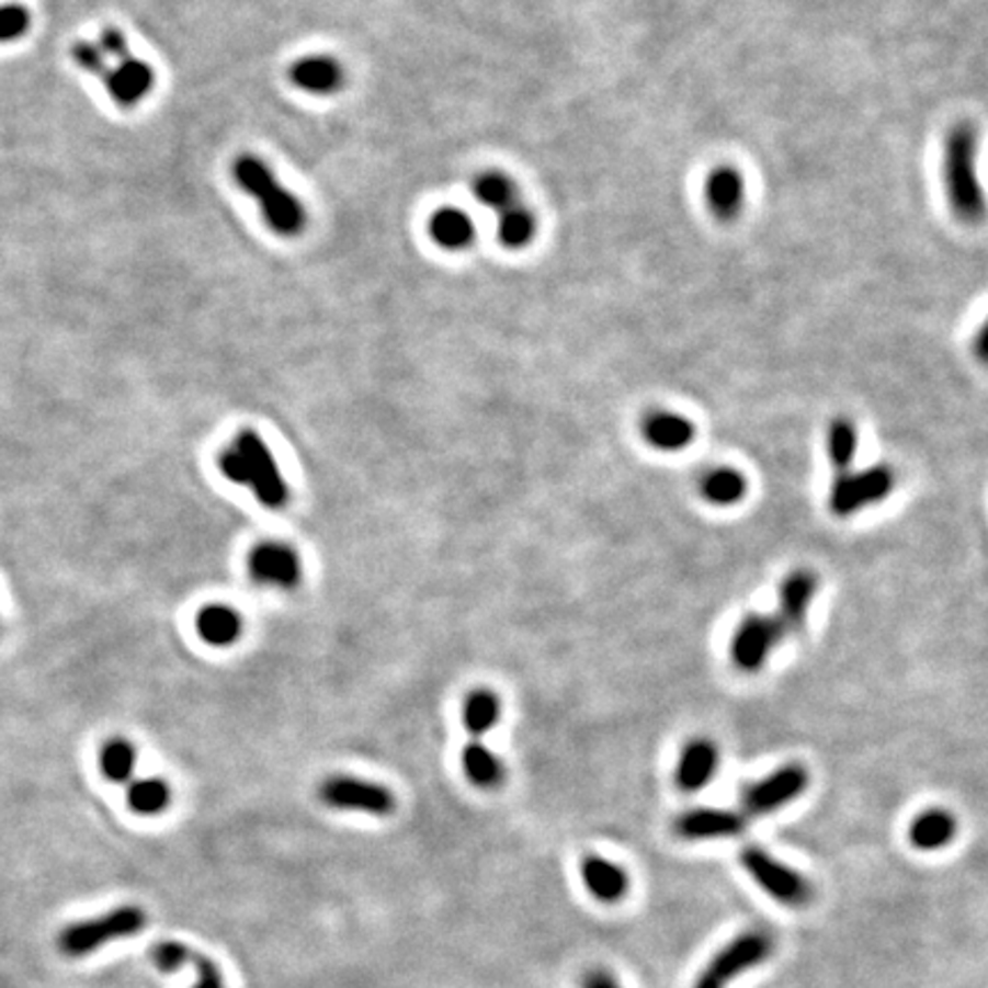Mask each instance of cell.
I'll use <instances>...</instances> for the list:
<instances>
[{"instance_id":"cell-1","label":"cell","mask_w":988,"mask_h":988,"mask_svg":"<svg viewBox=\"0 0 988 988\" xmlns=\"http://www.w3.org/2000/svg\"><path fill=\"white\" fill-rule=\"evenodd\" d=\"M977 154L979 136L973 124L950 128L943 147V189L952 216L964 225H979L986 213Z\"/></svg>"},{"instance_id":"cell-2","label":"cell","mask_w":988,"mask_h":988,"mask_svg":"<svg viewBox=\"0 0 988 988\" xmlns=\"http://www.w3.org/2000/svg\"><path fill=\"white\" fill-rule=\"evenodd\" d=\"M231 177L238 189L257 202L265 225L275 234L291 238L307 227V211L303 202L284 189L259 156H238L231 163Z\"/></svg>"},{"instance_id":"cell-3","label":"cell","mask_w":988,"mask_h":988,"mask_svg":"<svg viewBox=\"0 0 988 988\" xmlns=\"http://www.w3.org/2000/svg\"><path fill=\"white\" fill-rule=\"evenodd\" d=\"M218 465L234 484L250 488L265 509H280L286 503V480L269 444L261 440L259 433L250 429L240 431L231 446L223 451Z\"/></svg>"},{"instance_id":"cell-4","label":"cell","mask_w":988,"mask_h":988,"mask_svg":"<svg viewBox=\"0 0 988 988\" xmlns=\"http://www.w3.org/2000/svg\"><path fill=\"white\" fill-rule=\"evenodd\" d=\"M147 924V916L140 906H120L101 918L69 924L58 939V947L67 956H86L105 943L136 936Z\"/></svg>"},{"instance_id":"cell-5","label":"cell","mask_w":988,"mask_h":988,"mask_svg":"<svg viewBox=\"0 0 988 988\" xmlns=\"http://www.w3.org/2000/svg\"><path fill=\"white\" fill-rule=\"evenodd\" d=\"M739 861L746 874H749L771 899L790 906V909H804L806 904H810L813 899L810 881L794 867L773 859L764 849L746 847Z\"/></svg>"},{"instance_id":"cell-6","label":"cell","mask_w":988,"mask_h":988,"mask_svg":"<svg viewBox=\"0 0 988 988\" xmlns=\"http://www.w3.org/2000/svg\"><path fill=\"white\" fill-rule=\"evenodd\" d=\"M895 488V474L888 465H872L861 472H842L836 476L829 506L838 518H851L874 503L888 499Z\"/></svg>"},{"instance_id":"cell-7","label":"cell","mask_w":988,"mask_h":988,"mask_svg":"<svg viewBox=\"0 0 988 988\" xmlns=\"http://www.w3.org/2000/svg\"><path fill=\"white\" fill-rule=\"evenodd\" d=\"M771 950L773 943L764 931H746L709 961L693 988H726L741 973L764 964Z\"/></svg>"},{"instance_id":"cell-8","label":"cell","mask_w":988,"mask_h":988,"mask_svg":"<svg viewBox=\"0 0 988 988\" xmlns=\"http://www.w3.org/2000/svg\"><path fill=\"white\" fill-rule=\"evenodd\" d=\"M785 634L787 632L776 616L751 613L739 623L730 638V661L741 673H758L764 669Z\"/></svg>"},{"instance_id":"cell-9","label":"cell","mask_w":988,"mask_h":988,"mask_svg":"<svg viewBox=\"0 0 988 988\" xmlns=\"http://www.w3.org/2000/svg\"><path fill=\"white\" fill-rule=\"evenodd\" d=\"M810 776L808 769L800 764H785L776 769L762 781L753 783L743 790L741 806L743 813L751 817H764L771 813H779L792 800H796L800 794L808 790Z\"/></svg>"},{"instance_id":"cell-10","label":"cell","mask_w":988,"mask_h":988,"mask_svg":"<svg viewBox=\"0 0 988 988\" xmlns=\"http://www.w3.org/2000/svg\"><path fill=\"white\" fill-rule=\"evenodd\" d=\"M320 798L323 804L337 810H355V813H366V815H376V817H385L391 815L396 808V798L394 794L371 781H362L355 776H334L328 779L323 785H320Z\"/></svg>"},{"instance_id":"cell-11","label":"cell","mask_w":988,"mask_h":988,"mask_svg":"<svg viewBox=\"0 0 988 988\" xmlns=\"http://www.w3.org/2000/svg\"><path fill=\"white\" fill-rule=\"evenodd\" d=\"M248 570L257 583L273 589H296L303 577L298 552L284 543H261L248 558Z\"/></svg>"},{"instance_id":"cell-12","label":"cell","mask_w":988,"mask_h":988,"mask_svg":"<svg viewBox=\"0 0 988 988\" xmlns=\"http://www.w3.org/2000/svg\"><path fill=\"white\" fill-rule=\"evenodd\" d=\"M705 206L718 223H735L746 204V181L733 166L714 168L703 185Z\"/></svg>"},{"instance_id":"cell-13","label":"cell","mask_w":988,"mask_h":988,"mask_svg":"<svg viewBox=\"0 0 988 988\" xmlns=\"http://www.w3.org/2000/svg\"><path fill=\"white\" fill-rule=\"evenodd\" d=\"M746 829V817L733 810H689L675 819V833L682 840L701 842V840H724L737 838Z\"/></svg>"},{"instance_id":"cell-14","label":"cell","mask_w":988,"mask_h":988,"mask_svg":"<svg viewBox=\"0 0 988 988\" xmlns=\"http://www.w3.org/2000/svg\"><path fill=\"white\" fill-rule=\"evenodd\" d=\"M154 78V69L147 63L128 58L124 63H117L115 67H109L101 80L117 105L133 109V105H138L151 92Z\"/></svg>"},{"instance_id":"cell-15","label":"cell","mask_w":988,"mask_h":988,"mask_svg":"<svg viewBox=\"0 0 988 988\" xmlns=\"http://www.w3.org/2000/svg\"><path fill=\"white\" fill-rule=\"evenodd\" d=\"M817 593V577L808 570L790 572L779 591V613L776 618L785 627V632H798L806 625L808 613Z\"/></svg>"},{"instance_id":"cell-16","label":"cell","mask_w":988,"mask_h":988,"mask_svg":"<svg viewBox=\"0 0 988 988\" xmlns=\"http://www.w3.org/2000/svg\"><path fill=\"white\" fill-rule=\"evenodd\" d=\"M579 874L586 890L600 904H621L629 893V874L621 865L611 863L604 856H595V853L581 859Z\"/></svg>"},{"instance_id":"cell-17","label":"cell","mask_w":988,"mask_h":988,"mask_svg":"<svg viewBox=\"0 0 988 988\" xmlns=\"http://www.w3.org/2000/svg\"><path fill=\"white\" fill-rule=\"evenodd\" d=\"M718 771V749L709 739H693L684 746V751L675 766V785L682 792H701Z\"/></svg>"},{"instance_id":"cell-18","label":"cell","mask_w":988,"mask_h":988,"mask_svg":"<svg viewBox=\"0 0 988 988\" xmlns=\"http://www.w3.org/2000/svg\"><path fill=\"white\" fill-rule=\"evenodd\" d=\"M644 438L657 451L675 453L693 444V440H696V425L680 412L655 410L644 419Z\"/></svg>"},{"instance_id":"cell-19","label":"cell","mask_w":988,"mask_h":988,"mask_svg":"<svg viewBox=\"0 0 988 988\" xmlns=\"http://www.w3.org/2000/svg\"><path fill=\"white\" fill-rule=\"evenodd\" d=\"M288 78L293 86L307 94L328 96L341 90L343 69L330 56H307L296 65H291Z\"/></svg>"},{"instance_id":"cell-20","label":"cell","mask_w":988,"mask_h":988,"mask_svg":"<svg viewBox=\"0 0 988 988\" xmlns=\"http://www.w3.org/2000/svg\"><path fill=\"white\" fill-rule=\"evenodd\" d=\"M429 234L440 248L448 252H461L474 243L476 227L474 220L469 218V213H465L463 208L444 206L438 208L431 216Z\"/></svg>"},{"instance_id":"cell-21","label":"cell","mask_w":988,"mask_h":988,"mask_svg":"<svg viewBox=\"0 0 988 988\" xmlns=\"http://www.w3.org/2000/svg\"><path fill=\"white\" fill-rule=\"evenodd\" d=\"M956 838V819L947 810H927L909 826V842L920 851H939Z\"/></svg>"},{"instance_id":"cell-22","label":"cell","mask_w":988,"mask_h":988,"mask_svg":"<svg viewBox=\"0 0 988 988\" xmlns=\"http://www.w3.org/2000/svg\"><path fill=\"white\" fill-rule=\"evenodd\" d=\"M243 632V621L231 606L208 604L197 613V634L208 646H231Z\"/></svg>"},{"instance_id":"cell-23","label":"cell","mask_w":988,"mask_h":988,"mask_svg":"<svg viewBox=\"0 0 988 988\" xmlns=\"http://www.w3.org/2000/svg\"><path fill=\"white\" fill-rule=\"evenodd\" d=\"M463 769L472 785L480 790H495L501 785L506 769L501 758L484 741H472L463 751Z\"/></svg>"},{"instance_id":"cell-24","label":"cell","mask_w":988,"mask_h":988,"mask_svg":"<svg viewBox=\"0 0 988 988\" xmlns=\"http://www.w3.org/2000/svg\"><path fill=\"white\" fill-rule=\"evenodd\" d=\"M746 490H749V480L733 467H716L707 472L701 484L703 499L712 506H718V509H728V506L739 503L746 497Z\"/></svg>"},{"instance_id":"cell-25","label":"cell","mask_w":988,"mask_h":988,"mask_svg":"<svg viewBox=\"0 0 988 988\" xmlns=\"http://www.w3.org/2000/svg\"><path fill=\"white\" fill-rule=\"evenodd\" d=\"M538 231V220L533 213L520 204H513L511 208L501 211L497 234L499 243L509 250H522L533 243Z\"/></svg>"},{"instance_id":"cell-26","label":"cell","mask_w":988,"mask_h":988,"mask_svg":"<svg viewBox=\"0 0 988 988\" xmlns=\"http://www.w3.org/2000/svg\"><path fill=\"white\" fill-rule=\"evenodd\" d=\"M501 718V701L490 689H476L469 693L463 707V720L474 737L490 733Z\"/></svg>"},{"instance_id":"cell-27","label":"cell","mask_w":988,"mask_h":988,"mask_svg":"<svg viewBox=\"0 0 988 988\" xmlns=\"http://www.w3.org/2000/svg\"><path fill=\"white\" fill-rule=\"evenodd\" d=\"M472 193H474V197L480 204L488 206V208H495L499 213L506 211V208H511L513 204H518V185H515V181L511 177H506L503 172H497V170L478 174L474 179V183H472Z\"/></svg>"},{"instance_id":"cell-28","label":"cell","mask_w":988,"mask_h":988,"mask_svg":"<svg viewBox=\"0 0 988 988\" xmlns=\"http://www.w3.org/2000/svg\"><path fill=\"white\" fill-rule=\"evenodd\" d=\"M170 785L160 779L133 781L126 790V804L138 815H158L170 806Z\"/></svg>"},{"instance_id":"cell-29","label":"cell","mask_w":988,"mask_h":988,"mask_svg":"<svg viewBox=\"0 0 988 988\" xmlns=\"http://www.w3.org/2000/svg\"><path fill=\"white\" fill-rule=\"evenodd\" d=\"M138 753L126 739H113L101 751V771L113 783H128L136 771Z\"/></svg>"},{"instance_id":"cell-30","label":"cell","mask_w":988,"mask_h":988,"mask_svg":"<svg viewBox=\"0 0 988 988\" xmlns=\"http://www.w3.org/2000/svg\"><path fill=\"white\" fill-rule=\"evenodd\" d=\"M859 451L856 425L849 419H836L829 429V458L833 467L842 474L849 472Z\"/></svg>"},{"instance_id":"cell-31","label":"cell","mask_w":988,"mask_h":988,"mask_svg":"<svg viewBox=\"0 0 988 988\" xmlns=\"http://www.w3.org/2000/svg\"><path fill=\"white\" fill-rule=\"evenodd\" d=\"M193 954L195 952L191 947H185L183 943H177V941H160V943H156L149 950V956L154 961V966L160 973H177V970H181L185 964H191Z\"/></svg>"},{"instance_id":"cell-32","label":"cell","mask_w":988,"mask_h":988,"mask_svg":"<svg viewBox=\"0 0 988 988\" xmlns=\"http://www.w3.org/2000/svg\"><path fill=\"white\" fill-rule=\"evenodd\" d=\"M31 29V12L23 5L10 3L0 8V44L21 39Z\"/></svg>"},{"instance_id":"cell-33","label":"cell","mask_w":988,"mask_h":988,"mask_svg":"<svg viewBox=\"0 0 988 988\" xmlns=\"http://www.w3.org/2000/svg\"><path fill=\"white\" fill-rule=\"evenodd\" d=\"M71 58L76 60V65L80 69H86L88 73H94L99 78H103V73L109 71V65H105V56L101 53V48L90 42H78L71 48Z\"/></svg>"},{"instance_id":"cell-34","label":"cell","mask_w":988,"mask_h":988,"mask_svg":"<svg viewBox=\"0 0 988 988\" xmlns=\"http://www.w3.org/2000/svg\"><path fill=\"white\" fill-rule=\"evenodd\" d=\"M99 48H101V53H103L105 58H115L117 63H124V60L133 58L130 48L126 44V37L117 29H105L101 33V46Z\"/></svg>"},{"instance_id":"cell-35","label":"cell","mask_w":988,"mask_h":988,"mask_svg":"<svg viewBox=\"0 0 988 988\" xmlns=\"http://www.w3.org/2000/svg\"><path fill=\"white\" fill-rule=\"evenodd\" d=\"M193 964L197 968V984L195 988H225L220 968L204 954H193Z\"/></svg>"},{"instance_id":"cell-36","label":"cell","mask_w":988,"mask_h":988,"mask_svg":"<svg viewBox=\"0 0 988 988\" xmlns=\"http://www.w3.org/2000/svg\"><path fill=\"white\" fill-rule=\"evenodd\" d=\"M581 988H621V984L609 970L595 968L581 979Z\"/></svg>"}]
</instances>
